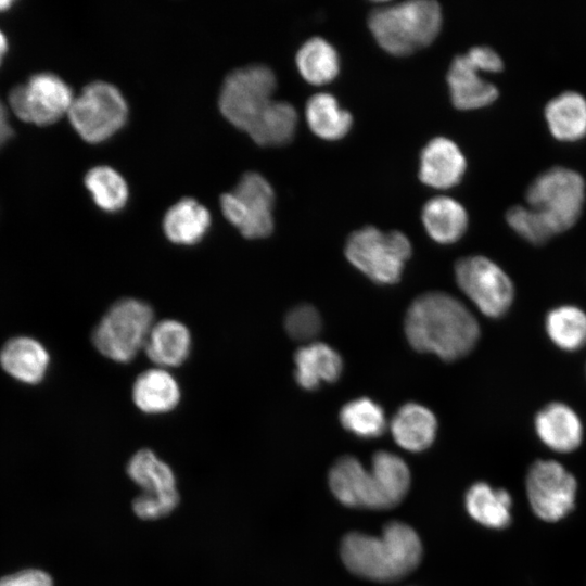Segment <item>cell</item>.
<instances>
[{
    "instance_id": "obj_1",
    "label": "cell",
    "mask_w": 586,
    "mask_h": 586,
    "mask_svg": "<svg viewBox=\"0 0 586 586\" xmlns=\"http://www.w3.org/2000/svg\"><path fill=\"white\" fill-rule=\"evenodd\" d=\"M405 332L415 349L450 361L473 349L480 337V326L460 301L446 293L431 292L410 305Z\"/></svg>"
},
{
    "instance_id": "obj_2",
    "label": "cell",
    "mask_w": 586,
    "mask_h": 586,
    "mask_svg": "<svg viewBox=\"0 0 586 586\" xmlns=\"http://www.w3.org/2000/svg\"><path fill=\"white\" fill-rule=\"evenodd\" d=\"M329 486L345 506L388 509L398 505L410 486L406 462L390 451H377L367 469L352 456L337 459L329 472Z\"/></svg>"
},
{
    "instance_id": "obj_3",
    "label": "cell",
    "mask_w": 586,
    "mask_h": 586,
    "mask_svg": "<svg viewBox=\"0 0 586 586\" xmlns=\"http://www.w3.org/2000/svg\"><path fill=\"white\" fill-rule=\"evenodd\" d=\"M340 553L353 574L375 582H390L404 577L417 568L422 545L411 526L392 521L379 536L359 532L346 534Z\"/></svg>"
},
{
    "instance_id": "obj_4",
    "label": "cell",
    "mask_w": 586,
    "mask_h": 586,
    "mask_svg": "<svg viewBox=\"0 0 586 586\" xmlns=\"http://www.w3.org/2000/svg\"><path fill=\"white\" fill-rule=\"evenodd\" d=\"M368 25L379 46L404 56L433 42L442 26V9L436 1L411 0L372 10Z\"/></svg>"
},
{
    "instance_id": "obj_5",
    "label": "cell",
    "mask_w": 586,
    "mask_h": 586,
    "mask_svg": "<svg viewBox=\"0 0 586 586\" xmlns=\"http://www.w3.org/2000/svg\"><path fill=\"white\" fill-rule=\"evenodd\" d=\"M527 206L552 235L575 225L585 201V180L565 166H552L538 174L525 191Z\"/></svg>"
},
{
    "instance_id": "obj_6",
    "label": "cell",
    "mask_w": 586,
    "mask_h": 586,
    "mask_svg": "<svg viewBox=\"0 0 586 586\" xmlns=\"http://www.w3.org/2000/svg\"><path fill=\"white\" fill-rule=\"evenodd\" d=\"M154 324L151 306L138 298H122L103 315L92 333L94 347L115 362L131 361L144 348Z\"/></svg>"
},
{
    "instance_id": "obj_7",
    "label": "cell",
    "mask_w": 586,
    "mask_h": 586,
    "mask_svg": "<svg viewBox=\"0 0 586 586\" xmlns=\"http://www.w3.org/2000/svg\"><path fill=\"white\" fill-rule=\"evenodd\" d=\"M411 251L410 241L404 233L382 232L372 226L353 232L345 245L349 263L381 284H393L400 279Z\"/></svg>"
},
{
    "instance_id": "obj_8",
    "label": "cell",
    "mask_w": 586,
    "mask_h": 586,
    "mask_svg": "<svg viewBox=\"0 0 586 586\" xmlns=\"http://www.w3.org/2000/svg\"><path fill=\"white\" fill-rule=\"evenodd\" d=\"M127 114L126 100L117 87L106 81H93L74 98L67 115L84 140L98 143L119 130Z\"/></svg>"
},
{
    "instance_id": "obj_9",
    "label": "cell",
    "mask_w": 586,
    "mask_h": 586,
    "mask_svg": "<svg viewBox=\"0 0 586 586\" xmlns=\"http://www.w3.org/2000/svg\"><path fill=\"white\" fill-rule=\"evenodd\" d=\"M276 76L266 65L253 64L231 72L225 79L219 109L237 128L246 132L273 100Z\"/></svg>"
},
{
    "instance_id": "obj_10",
    "label": "cell",
    "mask_w": 586,
    "mask_h": 586,
    "mask_svg": "<svg viewBox=\"0 0 586 586\" xmlns=\"http://www.w3.org/2000/svg\"><path fill=\"white\" fill-rule=\"evenodd\" d=\"M273 203V189L258 173L244 174L220 199L226 219L247 239L266 238L272 232Z\"/></svg>"
},
{
    "instance_id": "obj_11",
    "label": "cell",
    "mask_w": 586,
    "mask_h": 586,
    "mask_svg": "<svg viewBox=\"0 0 586 586\" xmlns=\"http://www.w3.org/2000/svg\"><path fill=\"white\" fill-rule=\"evenodd\" d=\"M126 472L143 489L132 501L136 515L157 520L168 515L179 504L173 469L151 449H140L129 459Z\"/></svg>"
},
{
    "instance_id": "obj_12",
    "label": "cell",
    "mask_w": 586,
    "mask_h": 586,
    "mask_svg": "<svg viewBox=\"0 0 586 586\" xmlns=\"http://www.w3.org/2000/svg\"><path fill=\"white\" fill-rule=\"evenodd\" d=\"M456 281L477 309L489 318L508 313L514 300V285L507 272L492 259L467 256L455 266Z\"/></svg>"
},
{
    "instance_id": "obj_13",
    "label": "cell",
    "mask_w": 586,
    "mask_h": 586,
    "mask_svg": "<svg viewBox=\"0 0 586 586\" xmlns=\"http://www.w3.org/2000/svg\"><path fill=\"white\" fill-rule=\"evenodd\" d=\"M525 491L533 513L545 522L564 519L576 501L575 476L559 461L538 459L527 470Z\"/></svg>"
},
{
    "instance_id": "obj_14",
    "label": "cell",
    "mask_w": 586,
    "mask_h": 586,
    "mask_svg": "<svg viewBox=\"0 0 586 586\" xmlns=\"http://www.w3.org/2000/svg\"><path fill=\"white\" fill-rule=\"evenodd\" d=\"M74 98L64 80L54 74L41 73L14 87L9 104L20 119L44 126L68 114Z\"/></svg>"
},
{
    "instance_id": "obj_15",
    "label": "cell",
    "mask_w": 586,
    "mask_h": 586,
    "mask_svg": "<svg viewBox=\"0 0 586 586\" xmlns=\"http://www.w3.org/2000/svg\"><path fill=\"white\" fill-rule=\"evenodd\" d=\"M534 429L539 441L549 449L568 454L579 447L584 428L577 412L561 402H550L535 415Z\"/></svg>"
},
{
    "instance_id": "obj_16",
    "label": "cell",
    "mask_w": 586,
    "mask_h": 586,
    "mask_svg": "<svg viewBox=\"0 0 586 586\" xmlns=\"http://www.w3.org/2000/svg\"><path fill=\"white\" fill-rule=\"evenodd\" d=\"M466 167V157L458 145L448 138L436 137L421 152L419 178L429 187L448 189L462 179Z\"/></svg>"
},
{
    "instance_id": "obj_17",
    "label": "cell",
    "mask_w": 586,
    "mask_h": 586,
    "mask_svg": "<svg viewBox=\"0 0 586 586\" xmlns=\"http://www.w3.org/2000/svg\"><path fill=\"white\" fill-rule=\"evenodd\" d=\"M479 69L464 54L451 61L447 84L453 104L460 110H472L491 104L498 97V89L479 75Z\"/></svg>"
},
{
    "instance_id": "obj_18",
    "label": "cell",
    "mask_w": 586,
    "mask_h": 586,
    "mask_svg": "<svg viewBox=\"0 0 586 586\" xmlns=\"http://www.w3.org/2000/svg\"><path fill=\"white\" fill-rule=\"evenodd\" d=\"M131 393L136 407L148 415L169 412L181 398L176 378L168 369L160 367L141 372L135 380Z\"/></svg>"
},
{
    "instance_id": "obj_19",
    "label": "cell",
    "mask_w": 586,
    "mask_h": 586,
    "mask_svg": "<svg viewBox=\"0 0 586 586\" xmlns=\"http://www.w3.org/2000/svg\"><path fill=\"white\" fill-rule=\"evenodd\" d=\"M191 342V333L184 323L164 319L154 322L143 349L155 367L168 369L187 360Z\"/></svg>"
},
{
    "instance_id": "obj_20",
    "label": "cell",
    "mask_w": 586,
    "mask_h": 586,
    "mask_svg": "<svg viewBox=\"0 0 586 586\" xmlns=\"http://www.w3.org/2000/svg\"><path fill=\"white\" fill-rule=\"evenodd\" d=\"M50 357L38 341L30 337H15L9 341L0 353L2 368L14 379L34 384L47 373Z\"/></svg>"
},
{
    "instance_id": "obj_21",
    "label": "cell",
    "mask_w": 586,
    "mask_h": 586,
    "mask_svg": "<svg viewBox=\"0 0 586 586\" xmlns=\"http://www.w3.org/2000/svg\"><path fill=\"white\" fill-rule=\"evenodd\" d=\"M295 380L305 390L313 391L322 382H334L343 369L341 356L324 343H311L294 355Z\"/></svg>"
},
{
    "instance_id": "obj_22",
    "label": "cell",
    "mask_w": 586,
    "mask_h": 586,
    "mask_svg": "<svg viewBox=\"0 0 586 586\" xmlns=\"http://www.w3.org/2000/svg\"><path fill=\"white\" fill-rule=\"evenodd\" d=\"M464 505L469 515L481 525L502 530L512 520V497L504 488L476 482L466 493Z\"/></svg>"
},
{
    "instance_id": "obj_23",
    "label": "cell",
    "mask_w": 586,
    "mask_h": 586,
    "mask_svg": "<svg viewBox=\"0 0 586 586\" xmlns=\"http://www.w3.org/2000/svg\"><path fill=\"white\" fill-rule=\"evenodd\" d=\"M212 224L208 209L194 199L184 198L170 206L163 219V230L175 244L200 242Z\"/></svg>"
},
{
    "instance_id": "obj_24",
    "label": "cell",
    "mask_w": 586,
    "mask_h": 586,
    "mask_svg": "<svg viewBox=\"0 0 586 586\" xmlns=\"http://www.w3.org/2000/svg\"><path fill=\"white\" fill-rule=\"evenodd\" d=\"M436 430L437 421L433 412L415 403L400 407L391 422L393 438L409 451L426 449L433 443Z\"/></svg>"
},
{
    "instance_id": "obj_25",
    "label": "cell",
    "mask_w": 586,
    "mask_h": 586,
    "mask_svg": "<svg viewBox=\"0 0 586 586\" xmlns=\"http://www.w3.org/2000/svg\"><path fill=\"white\" fill-rule=\"evenodd\" d=\"M550 132L560 140H577L586 135V98L565 90L551 98L545 106Z\"/></svg>"
},
{
    "instance_id": "obj_26",
    "label": "cell",
    "mask_w": 586,
    "mask_h": 586,
    "mask_svg": "<svg viewBox=\"0 0 586 586\" xmlns=\"http://www.w3.org/2000/svg\"><path fill=\"white\" fill-rule=\"evenodd\" d=\"M422 222L434 241L450 244L464 234L468 214L458 201L448 196H435L424 204Z\"/></svg>"
},
{
    "instance_id": "obj_27",
    "label": "cell",
    "mask_w": 586,
    "mask_h": 586,
    "mask_svg": "<svg viewBox=\"0 0 586 586\" xmlns=\"http://www.w3.org/2000/svg\"><path fill=\"white\" fill-rule=\"evenodd\" d=\"M297 113L288 102L272 100L246 132L259 145H281L292 140Z\"/></svg>"
},
{
    "instance_id": "obj_28",
    "label": "cell",
    "mask_w": 586,
    "mask_h": 586,
    "mask_svg": "<svg viewBox=\"0 0 586 586\" xmlns=\"http://www.w3.org/2000/svg\"><path fill=\"white\" fill-rule=\"evenodd\" d=\"M305 116L310 130L324 140L343 138L353 123L349 112L341 109L332 94L324 92L316 93L308 99Z\"/></svg>"
},
{
    "instance_id": "obj_29",
    "label": "cell",
    "mask_w": 586,
    "mask_h": 586,
    "mask_svg": "<svg viewBox=\"0 0 586 586\" xmlns=\"http://www.w3.org/2000/svg\"><path fill=\"white\" fill-rule=\"evenodd\" d=\"M545 331L560 349L576 352L586 346V311L575 305H560L545 317Z\"/></svg>"
},
{
    "instance_id": "obj_30",
    "label": "cell",
    "mask_w": 586,
    "mask_h": 586,
    "mask_svg": "<svg viewBox=\"0 0 586 586\" xmlns=\"http://www.w3.org/2000/svg\"><path fill=\"white\" fill-rule=\"evenodd\" d=\"M295 62L301 76L316 86L332 81L340 71L336 50L320 37L304 42L296 53Z\"/></svg>"
},
{
    "instance_id": "obj_31",
    "label": "cell",
    "mask_w": 586,
    "mask_h": 586,
    "mask_svg": "<svg viewBox=\"0 0 586 586\" xmlns=\"http://www.w3.org/2000/svg\"><path fill=\"white\" fill-rule=\"evenodd\" d=\"M85 184L94 203L105 212H117L127 203V183L123 176L110 166L91 168L85 177Z\"/></svg>"
},
{
    "instance_id": "obj_32",
    "label": "cell",
    "mask_w": 586,
    "mask_h": 586,
    "mask_svg": "<svg viewBox=\"0 0 586 586\" xmlns=\"http://www.w3.org/2000/svg\"><path fill=\"white\" fill-rule=\"evenodd\" d=\"M340 420L347 431L362 438L381 436L386 428L383 409L370 398H357L344 405Z\"/></svg>"
},
{
    "instance_id": "obj_33",
    "label": "cell",
    "mask_w": 586,
    "mask_h": 586,
    "mask_svg": "<svg viewBox=\"0 0 586 586\" xmlns=\"http://www.w3.org/2000/svg\"><path fill=\"white\" fill-rule=\"evenodd\" d=\"M506 220L513 231L534 245H540L553 235L527 205L515 204L508 208Z\"/></svg>"
},
{
    "instance_id": "obj_34",
    "label": "cell",
    "mask_w": 586,
    "mask_h": 586,
    "mask_svg": "<svg viewBox=\"0 0 586 586\" xmlns=\"http://www.w3.org/2000/svg\"><path fill=\"white\" fill-rule=\"evenodd\" d=\"M284 326L292 339L307 341L320 332L321 319L314 306L303 304L294 307L286 315Z\"/></svg>"
},
{
    "instance_id": "obj_35",
    "label": "cell",
    "mask_w": 586,
    "mask_h": 586,
    "mask_svg": "<svg viewBox=\"0 0 586 586\" xmlns=\"http://www.w3.org/2000/svg\"><path fill=\"white\" fill-rule=\"evenodd\" d=\"M466 55L482 72L497 73L504 67L501 56L488 46L472 47Z\"/></svg>"
},
{
    "instance_id": "obj_36",
    "label": "cell",
    "mask_w": 586,
    "mask_h": 586,
    "mask_svg": "<svg viewBox=\"0 0 586 586\" xmlns=\"http://www.w3.org/2000/svg\"><path fill=\"white\" fill-rule=\"evenodd\" d=\"M0 586H53V581L48 573L31 569L2 577Z\"/></svg>"
},
{
    "instance_id": "obj_37",
    "label": "cell",
    "mask_w": 586,
    "mask_h": 586,
    "mask_svg": "<svg viewBox=\"0 0 586 586\" xmlns=\"http://www.w3.org/2000/svg\"><path fill=\"white\" fill-rule=\"evenodd\" d=\"M11 136L12 129L8 122L5 109L0 101V148L10 139Z\"/></svg>"
},
{
    "instance_id": "obj_38",
    "label": "cell",
    "mask_w": 586,
    "mask_h": 586,
    "mask_svg": "<svg viewBox=\"0 0 586 586\" xmlns=\"http://www.w3.org/2000/svg\"><path fill=\"white\" fill-rule=\"evenodd\" d=\"M7 47H8V43H7L5 36L0 30V64H1L2 59H3V56H4L5 52H7Z\"/></svg>"
},
{
    "instance_id": "obj_39",
    "label": "cell",
    "mask_w": 586,
    "mask_h": 586,
    "mask_svg": "<svg viewBox=\"0 0 586 586\" xmlns=\"http://www.w3.org/2000/svg\"><path fill=\"white\" fill-rule=\"evenodd\" d=\"M12 2L8 0H0V11H4L11 7Z\"/></svg>"
}]
</instances>
